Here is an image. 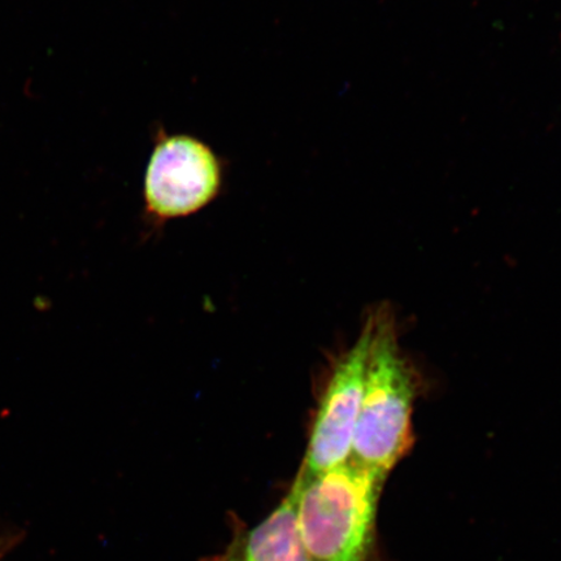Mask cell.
Masks as SVG:
<instances>
[{"label":"cell","mask_w":561,"mask_h":561,"mask_svg":"<svg viewBox=\"0 0 561 561\" xmlns=\"http://www.w3.org/2000/svg\"><path fill=\"white\" fill-rule=\"evenodd\" d=\"M385 480L348 460L294 481L299 535L310 561H380L376 516Z\"/></svg>","instance_id":"1"},{"label":"cell","mask_w":561,"mask_h":561,"mask_svg":"<svg viewBox=\"0 0 561 561\" xmlns=\"http://www.w3.org/2000/svg\"><path fill=\"white\" fill-rule=\"evenodd\" d=\"M371 320L366 382L350 460L388 477L413 445L416 380L390 314L380 312Z\"/></svg>","instance_id":"2"},{"label":"cell","mask_w":561,"mask_h":561,"mask_svg":"<svg viewBox=\"0 0 561 561\" xmlns=\"http://www.w3.org/2000/svg\"><path fill=\"white\" fill-rule=\"evenodd\" d=\"M221 186L222 165L208 145L160 133L145 175L147 214L163 221L193 215L216 199Z\"/></svg>","instance_id":"3"},{"label":"cell","mask_w":561,"mask_h":561,"mask_svg":"<svg viewBox=\"0 0 561 561\" xmlns=\"http://www.w3.org/2000/svg\"><path fill=\"white\" fill-rule=\"evenodd\" d=\"M371 327L370 318L355 345L336 363L322 396L297 480L312 479L351 459L366 382Z\"/></svg>","instance_id":"4"},{"label":"cell","mask_w":561,"mask_h":561,"mask_svg":"<svg viewBox=\"0 0 561 561\" xmlns=\"http://www.w3.org/2000/svg\"><path fill=\"white\" fill-rule=\"evenodd\" d=\"M205 561H310L299 535L296 494L289 490L272 514L251 528L234 518L226 549Z\"/></svg>","instance_id":"5"},{"label":"cell","mask_w":561,"mask_h":561,"mask_svg":"<svg viewBox=\"0 0 561 561\" xmlns=\"http://www.w3.org/2000/svg\"><path fill=\"white\" fill-rule=\"evenodd\" d=\"M16 538L11 536H0V561L3 560L5 553L12 549L13 543H15Z\"/></svg>","instance_id":"6"}]
</instances>
